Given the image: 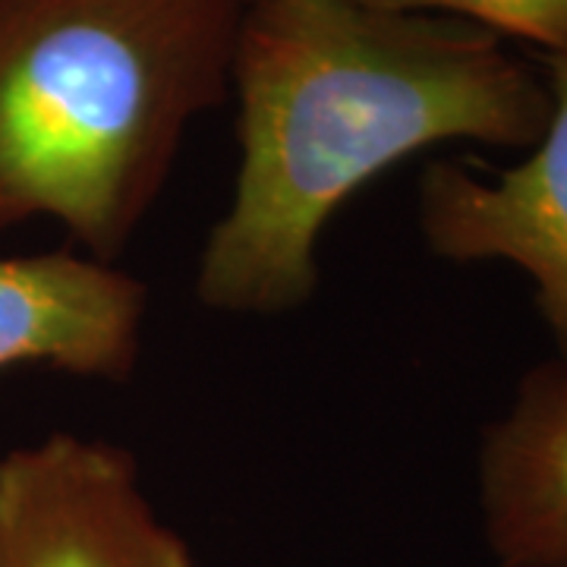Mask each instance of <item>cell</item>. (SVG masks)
<instances>
[{
	"mask_svg": "<svg viewBox=\"0 0 567 567\" xmlns=\"http://www.w3.org/2000/svg\"><path fill=\"white\" fill-rule=\"evenodd\" d=\"M148 290L117 265L70 249L0 256V372L48 365L126 382L142 357Z\"/></svg>",
	"mask_w": 567,
	"mask_h": 567,
	"instance_id": "5b68a950",
	"label": "cell"
},
{
	"mask_svg": "<svg viewBox=\"0 0 567 567\" xmlns=\"http://www.w3.org/2000/svg\"><path fill=\"white\" fill-rule=\"evenodd\" d=\"M246 0H0V234L54 218L117 262L230 92Z\"/></svg>",
	"mask_w": 567,
	"mask_h": 567,
	"instance_id": "7a4b0ae2",
	"label": "cell"
},
{
	"mask_svg": "<svg viewBox=\"0 0 567 567\" xmlns=\"http://www.w3.org/2000/svg\"><path fill=\"white\" fill-rule=\"evenodd\" d=\"M0 567H196L114 442L51 432L0 454Z\"/></svg>",
	"mask_w": 567,
	"mask_h": 567,
	"instance_id": "3957f363",
	"label": "cell"
},
{
	"mask_svg": "<svg viewBox=\"0 0 567 567\" xmlns=\"http://www.w3.org/2000/svg\"><path fill=\"white\" fill-rule=\"evenodd\" d=\"M372 7L439 13L473 22L502 39H524L546 51V58H567V0H365Z\"/></svg>",
	"mask_w": 567,
	"mask_h": 567,
	"instance_id": "52a82bcc",
	"label": "cell"
},
{
	"mask_svg": "<svg viewBox=\"0 0 567 567\" xmlns=\"http://www.w3.org/2000/svg\"><path fill=\"white\" fill-rule=\"evenodd\" d=\"M483 536L498 567H567V363L533 365L476 454Z\"/></svg>",
	"mask_w": 567,
	"mask_h": 567,
	"instance_id": "8992f818",
	"label": "cell"
},
{
	"mask_svg": "<svg viewBox=\"0 0 567 567\" xmlns=\"http://www.w3.org/2000/svg\"><path fill=\"white\" fill-rule=\"evenodd\" d=\"M546 63L551 111L527 158L498 174L432 162L420 177L416 224L432 256L445 262L520 268L567 363V58Z\"/></svg>",
	"mask_w": 567,
	"mask_h": 567,
	"instance_id": "277c9868",
	"label": "cell"
},
{
	"mask_svg": "<svg viewBox=\"0 0 567 567\" xmlns=\"http://www.w3.org/2000/svg\"><path fill=\"white\" fill-rule=\"evenodd\" d=\"M230 92L240 167L196 268L230 316L309 303L324 224L394 164L445 142L527 152L551 111L502 35L365 0H246Z\"/></svg>",
	"mask_w": 567,
	"mask_h": 567,
	"instance_id": "6da1fadb",
	"label": "cell"
}]
</instances>
